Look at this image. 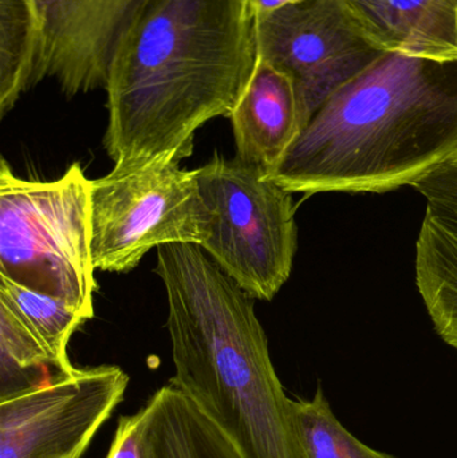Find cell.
<instances>
[{
  "mask_svg": "<svg viewBox=\"0 0 457 458\" xmlns=\"http://www.w3.org/2000/svg\"><path fill=\"white\" fill-rule=\"evenodd\" d=\"M230 120L236 157L267 174L303 131L294 83L262 59H258Z\"/></svg>",
  "mask_w": 457,
  "mask_h": 458,
  "instance_id": "obj_10",
  "label": "cell"
},
{
  "mask_svg": "<svg viewBox=\"0 0 457 458\" xmlns=\"http://www.w3.org/2000/svg\"><path fill=\"white\" fill-rule=\"evenodd\" d=\"M258 59L294 83L303 129L333 93L384 55L343 0H302L257 16Z\"/></svg>",
  "mask_w": 457,
  "mask_h": 458,
  "instance_id": "obj_7",
  "label": "cell"
},
{
  "mask_svg": "<svg viewBox=\"0 0 457 458\" xmlns=\"http://www.w3.org/2000/svg\"><path fill=\"white\" fill-rule=\"evenodd\" d=\"M0 304L7 307L34 338L43 344L63 373L74 370L67 355L72 334L88 322L58 296L39 293L0 275Z\"/></svg>",
  "mask_w": 457,
  "mask_h": 458,
  "instance_id": "obj_14",
  "label": "cell"
},
{
  "mask_svg": "<svg viewBox=\"0 0 457 458\" xmlns=\"http://www.w3.org/2000/svg\"><path fill=\"white\" fill-rule=\"evenodd\" d=\"M144 458H243L203 411L169 382L145 403Z\"/></svg>",
  "mask_w": 457,
  "mask_h": 458,
  "instance_id": "obj_12",
  "label": "cell"
},
{
  "mask_svg": "<svg viewBox=\"0 0 457 458\" xmlns=\"http://www.w3.org/2000/svg\"><path fill=\"white\" fill-rule=\"evenodd\" d=\"M208 212L204 252L249 295L271 301L289 280L297 252L292 193L239 157H214L198 169Z\"/></svg>",
  "mask_w": 457,
  "mask_h": 458,
  "instance_id": "obj_5",
  "label": "cell"
},
{
  "mask_svg": "<svg viewBox=\"0 0 457 458\" xmlns=\"http://www.w3.org/2000/svg\"><path fill=\"white\" fill-rule=\"evenodd\" d=\"M455 304H456V314H457V267H456V280H455Z\"/></svg>",
  "mask_w": 457,
  "mask_h": 458,
  "instance_id": "obj_18",
  "label": "cell"
},
{
  "mask_svg": "<svg viewBox=\"0 0 457 458\" xmlns=\"http://www.w3.org/2000/svg\"><path fill=\"white\" fill-rule=\"evenodd\" d=\"M292 416L306 458H396L351 435L333 413L322 387L311 400H292Z\"/></svg>",
  "mask_w": 457,
  "mask_h": 458,
  "instance_id": "obj_15",
  "label": "cell"
},
{
  "mask_svg": "<svg viewBox=\"0 0 457 458\" xmlns=\"http://www.w3.org/2000/svg\"><path fill=\"white\" fill-rule=\"evenodd\" d=\"M176 161L114 171L91 182V253L104 272L125 274L153 248L207 239L198 169Z\"/></svg>",
  "mask_w": 457,
  "mask_h": 458,
  "instance_id": "obj_6",
  "label": "cell"
},
{
  "mask_svg": "<svg viewBox=\"0 0 457 458\" xmlns=\"http://www.w3.org/2000/svg\"><path fill=\"white\" fill-rule=\"evenodd\" d=\"M384 53L457 61V0H343Z\"/></svg>",
  "mask_w": 457,
  "mask_h": 458,
  "instance_id": "obj_11",
  "label": "cell"
},
{
  "mask_svg": "<svg viewBox=\"0 0 457 458\" xmlns=\"http://www.w3.org/2000/svg\"><path fill=\"white\" fill-rule=\"evenodd\" d=\"M136 0H32L39 29L37 82L66 96L105 89L113 51Z\"/></svg>",
  "mask_w": 457,
  "mask_h": 458,
  "instance_id": "obj_9",
  "label": "cell"
},
{
  "mask_svg": "<svg viewBox=\"0 0 457 458\" xmlns=\"http://www.w3.org/2000/svg\"><path fill=\"white\" fill-rule=\"evenodd\" d=\"M118 366L56 373L0 400V458H80L128 389Z\"/></svg>",
  "mask_w": 457,
  "mask_h": 458,
  "instance_id": "obj_8",
  "label": "cell"
},
{
  "mask_svg": "<svg viewBox=\"0 0 457 458\" xmlns=\"http://www.w3.org/2000/svg\"><path fill=\"white\" fill-rule=\"evenodd\" d=\"M457 152V61L385 53L333 93L268 179L292 193L413 187Z\"/></svg>",
  "mask_w": 457,
  "mask_h": 458,
  "instance_id": "obj_2",
  "label": "cell"
},
{
  "mask_svg": "<svg viewBox=\"0 0 457 458\" xmlns=\"http://www.w3.org/2000/svg\"><path fill=\"white\" fill-rule=\"evenodd\" d=\"M144 411L121 416L106 458H144L142 449Z\"/></svg>",
  "mask_w": 457,
  "mask_h": 458,
  "instance_id": "obj_16",
  "label": "cell"
},
{
  "mask_svg": "<svg viewBox=\"0 0 457 458\" xmlns=\"http://www.w3.org/2000/svg\"><path fill=\"white\" fill-rule=\"evenodd\" d=\"M174 377L243 458H306L254 298L196 244L157 248Z\"/></svg>",
  "mask_w": 457,
  "mask_h": 458,
  "instance_id": "obj_3",
  "label": "cell"
},
{
  "mask_svg": "<svg viewBox=\"0 0 457 458\" xmlns=\"http://www.w3.org/2000/svg\"><path fill=\"white\" fill-rule=\"evenodd\" d=\"M257 64L250 0H136L105 86L113 169L190 157L198 129L231 117Z\"/></svg>",
  "mask_w": 457,
  "mask_h": 458,
  "instance_id": "obj_1",
  "label": "cell"
},
{
  "mask_svg": "<svg viewBox=\"0 0 457 458\" xmlns=\"http://www.w3.org/2000/svg\"><path fill=\"white\" fill-rule=\"evenodd\" d=\"M91 182L72 164L54 182L16 177L0 165V275L58 296L94 317Z\"/></svg>",
  "mask_w": 457,
  "mask_h": 458,
  "instance_id": "obj_4",
  "label": "cell"
},
{
  "mask_svg": "<svg viewBox=\"0 0 457 458\" xmlns=\"http://www.w3.org/2000/svg\"><path fill=\"white\" fill-rule=\"evenodd\" d=\"M39 29L32 0H0V114L37 85Z\"/></svg>",
  "mask_w": 457,
  "mask_h": 458,
  "instance_id": "obj_13",
  "label": "cell"
},
{
  "mask_svg": "<svg viewBox=\"0 0 457 458\" xmlns=\"http://www.w3.org/2000/svg\"><path fill=\"white\" fill-rule=\"evenodd\" d=\"M254 8L255 15H263V13H273L279 8L286 5L294 4V3L302 2V0H250Z\"/></svg>",
  "mask_w": 457,
  "mask_h": 458,
  "instance_id": "obj_17",
  "label": "cell"
}]
</instances>
